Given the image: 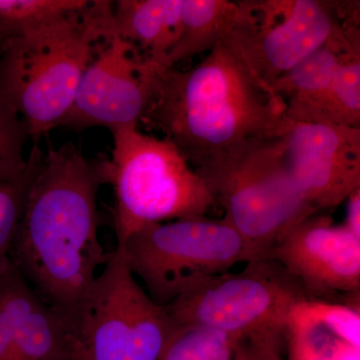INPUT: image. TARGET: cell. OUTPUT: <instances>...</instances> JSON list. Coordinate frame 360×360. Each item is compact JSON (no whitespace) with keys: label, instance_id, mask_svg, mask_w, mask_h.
Returning a JSON list of instances; mask_svg holds the SVG:
<instances>
[{"label":"cell","instance_id":"6da1fadb","mask_svg":"<svg viewBox=\"0 0 360 360\" xmlns=\"http://www.w3.org/2000/svg\"><path fill=\"white\" fill-rule=\"evenodd\" d=\"M94 161L73 143L47 150L28 191L8 257L25 283L77 335L79 314L110 253L98 238Z\"/></svg>","mask_w":360,"mask_h":360},{"label":"cell","instance_id":"7a4b0ae2","mask_svg":"<svg viewBox=\"0 0 360 360\" xmlns=\"http://www.w3.org/2000/svg\"><path fill=\"white\" fill-rule=\"evenodd\" d=\"M288 122L283 101L231 37L189 70L161 65L141 122L161 132L195 170L278 136Z\"/></svg>","mask_w":360,"mask_h":360},{"label":"cell","instance_id":"3957f363","mask_svg":"<svg viewBox=\"0 0 360 360\" xmlns=\"http://www.w3.org/2000/svg\"><path fill=\"white\" fill-rule=\"evenodd\" d=\"M111 1L13 35L0 49V101L22 118L32 139L60 127L103 39Z\"/></svg>","mask_w":360,"mask_h":360},{"label":"cell","instance_id":"277c9868","mask_svg":"<svg viewBox=\"0 0 360 360\" xmlns=\"http://www.w3.org/2000/svg\"><path fill=\"white\" fill-rule=\"evenodd\" d=\"M110 158L94 161L115 196L117 245L151 224L207 217L217 205L200 175L172 142L139 127L111 130Z\"/></svg>","mask_w":360,"mask_h":360},{"label":"cell","instance_id":"5b68a950","mask_svg":"<svg viewBox=\"0 0 360 360\" xmlns=\"http://www.w3.org/2000/svg\"><path fill=\"white\" fill-rule=\"evenodd\" d=\"M276 137L196 170L224 210V219L258 258L266 257L291 225L319 213L296 186Z\"/></svg>","mask_w":360,"mask_h":360},{"label":"cell","instance_id":"8992f818","mask_svg":"<svg viewBox=\"0 0 360 360\" xmlns=\"http://www.w3.org/2000/svg\"><path fill=\"white\" fill-rule=\"evenodd\" d=\"M116 246L153 302L165 307L206 279L258 258L226 220L207 217L148 224Z\"/></svg>","mask_w":360,"mask_h":360},{"label":"cell","instance_id":"52a82bcc","mask_svg":"<svg viewBox=\"0 0 360 360\" xmlns=\"http://www.w3.org/2000/svg\"><path fill=\"white\" fill-rule=\"evenodd\" d=\"M238 6L231 39L267 86L322 47L360 44L359 2L262 0Z\"/></svg>","mask_w":360,"mask_h":360},{"label":"cell","instance_id":"ba28073f","mask_svg":"<svg viewBox=\"0 0 360 360\" xmlns=\"http://www.w3.org/2000/svg\"><path fill=\"white\" fill-rule=\"evenodd\" d=\"M311 300L276 260L259 257L238 272L210 277L165 307L172 326H201L243 340L283 335L291 309Z\"/></svg>","mask_w":360,"mask_h":360},{"label":"cell","instance_id":"9c48e42d","mask_svg":"<svg viewBox=\"0 0 360 360\" xmlns=\"http://www.w3.org/2000/svg\"><path fill=\"white\" fill-rule=\"evenodd\" d=\"M172 326L132 274L122 248L110 252L85 297L75 338L89 360H158Z\"/></svg>","mask_w":360,"mask_h":360},{"label":"cell","instance_id":"30bf717a","mask_svg":"<svg viewBox=\"0 0 360 360\" xmlns=\"http://www.w3.org/2000/svg\"><path fill=\"white\" fill-rule=\"evenodd\" d=\"M160 63L120 37L104 32L78 86L72 108L60 127H139L155 94Z\"/></svg>","mask_w":360,"mask_h":360},{"label":"cell","instance_id":"8fae6325","mask_svg":"<svg viewBox=\"0 0 360 360\" xmlns=\"http://www.w3.org/2000/svg\"><path fill=\"white\" fill-rule=\"evenodd\" d=\"M278 262L311 300L359 305L360 238L324 212L281 234L266 257Z\"/></svg>","mask_w":360,"mask_h":360},{"label":"cell","instance_id":"7c38bea8","mask_svg":"<svg viewBox=\"0 0 360 360\" xmlns=\"http://www.w3.org/2000/svg\"><path fill=\"white\" fill-rule=\"evenodd\" d=\"M276 139L296 186L317 212L335 210L360 188V129L288 120Z\"/></svg>","mask_w":360,"mask_h":360},{"label":"cell","instance_id":"4fadbf2b","mask_svg":"<svg viewBox=\"0 0 360 360\" xmlns=\"http://www.w3.org/2000/svg\"><path fill=\"white\" fill-rule=\"evenodd\" d=\"M288 360H360L359 305L305 300L284 329Z\"/></svg>","mask_w":360,"mask_h":360},{"label":"cell","instance_id":"5bb4252c","mask_svg":"<svg viewBox=\"0 0 360 360\" xmlns=\"http://www.w3.org/2000/svg\"><path fill=\"white\" fill-rule=\"evenodd\" d=\"M182 0H118L111 4L105 32L134 46L144 58L165 65L176 44Z\"/></svg>","mask_w":360,"mask_h":360},{"label":"cell","instance_id":"9a60e30c","mask_svg":"<svg viewBox=\"0 0 360 360\" xmlns=\"http://www.w3.org/2000/svg\"><path fill=\"white\" fill-rule=\"evenodd\" d=\"M13 319L15 360H70L75 335L20 272L13 283Z\"/></svg>","mask_w":360,"mask_h":360},{"label":"cell","instance_id":"2e32d148","mask_svg":"<svg viewBox=\"0 0 360 360\" xmlns=\"http://www.w3.org/2000/svg\"><path fill=\"white\" fill-rule=\"evenodd\" d=\"M359 52L360 44L328 45L272 82L269 89L283 101L286 118L302 122L328 89L341 63Z\"/></svg>","mask_w":360,"mask_h":360},{"label":"cell","instance_id":"e0dca14e","mask_svg":"<svg viewBox=\"0 0 360 360\" xmlns=\"http://www.w3.org/2000/svg\"><path fill=\"white\" fill-rule=\"evenodd\" d=\"M238 13V2L182 0L179 39L167 54L165 66L175 68L182 61L212 51L231 37Z\"/></svg>","mask_w":360,"mask_h":360},{"label":"cell","instance_id":"ac0fdd59","mask_svg":"<svg viewBox=\"0 0 360 360\" xmlns=\"http://www.w3.org/2000/svg\"><path fill=\"white\" fill-rule=\"evenodd\" d=\"M302 122L360 129V52L347 56Z\"/></svg>","mask_w":360,"mask_h":360},{"label":"cell","instance_id":"d6986e66","mask_svg":"<svg viewBox=\"0 0 360 360\" xmlns=\"http://www.w3.org/2000/svg\"><path fill=\"white\" fill-rule=\"evenodd\" d=\"M245 342L206 326H172L158 360H238Z\"/></svg>","mask_w":360,"mask_h":360},{"label":"cell","instance_id":"ffe728a7","mask_svg":"<svg viewBox=\"0 0 360 360\" xmlns=\"http://www.w3.org/2000/svg\"><path fill=\"white\" fill-rule=\"evenodd\" d=\"M44 150L35 141L21 174L0 184V257L8 255L25 212L28 191L44 160Z\"/></svg>","mask_w":360,"mask_h":360},{"label":"cell","instance_id":"44dd1931","mask_svg":"<svg viewBox=\"0 0 360 360\" xmlns=\"http://www.w3.org/2000/svg\"><path fill=\"white\" fill-rule=\"evenodd\" d=\"M89 4V0H0V32L6 39L84 9Z\"/></svg>","mask_w":360,"mask_h":360},{"label":"cell","instance_id":"7402d4cb","mask_svg":"<svg viewBox=\"0 0 360 360\" xmlns=\"http://www.w3.org/2000/svg\"><path fill=\"white\" fill-rule=\"evenodd\" d=\"M30 137L22 118L0 101V184L25 169L27 162L25 144Z\"/></svg>","mask_w":360,"mask_h":360},{"label":"cell","instance_id":"603a6c76","mask_svg":"<svg viewBox=\"0 0 360 360\" xmlns=\"http://www.w3.org/2000/svg\"><path fill=\"white\" fill-rule=\"evenodd\" d=\"M18 272L8 255L0 257V360H15L13 288Z\"/></svg>","mask_w":360,"mask_h":360},{"label":"cell","instance_id":"cb8c5ba5","mask_svg":"<svg viewBox=\"0 0 360 360\" xmlns=\"http://www.w3.org/2000/svg\"><path fill=\"white\" fill-rule=\"evenodd\" d=\"M283 335L264 333L248 338L245 342L246 360H285L281 356Z\"/></svg>","mask_w":360,"mask_h":360},{"label":"cell","instance_id":"d4e9b609","mask_svg":"<svg viewBox=\"0 0 360 360\" xmlns=\"http://www.w3.org/2000/svg\"><path fill=\"white\" fill-rule=\"evenodd\" d=\"M347 201V219L343 225L360 238V188L350 194Z\"/></svg>","mask_w":360,"mask_h":360},{"label":"cell","instance_id":"484cf974","mask_svg":"<svg viewBox=\"0 0 360 360\" xmlns=\"http://www.w3.org/2000/svg\"><path fill=\"white\" fill-rule=\"evenodd\" d=\"M70 360H89L85 354L84 348L77 338H73L72 349H71Z\"/></svg>","mask_w":360,"mask_h":360},{"label":"cell","instance_id":"4316f807","mask_svg":"<svg viewBox=\"0 0 360 360\" xmlns=\"http://www.w3.org/2000/svg\"><path fill=\"white\" fill-rule=\"evenodd\" d=\"M238 360H246L245 345H243V349H241L240 355H239Z\"/></svg>","mask_w":360,"mask_h":360},{"label":"cell","instance_id":"83f0119b","mask_svg":"<svg viewBox=\"0 0 360 360\" xmlns=\"http://www.w3.org/2000/svg\"><path fill=\"white\" fill-rule=\"evenodd\" d=\"M4 40L6 39H4V35H2L1 32H0V41L4 42Z\"/></svg>","mask_w":360,"mask_h":360},{"label":"cell","instance_id":"f1b7e54d","mask_svg":"<svg viewBox=\"0 0 360 360\" xmlns=\"http://www.w3.org/2000/svg\"><path fill=\"white\" fill-rule=\"evenodd\" d=\"M2 44H4V42L0 41V49H1Z\"/></svg>","mask_w":360,"mask_h":360}]
</instances>
